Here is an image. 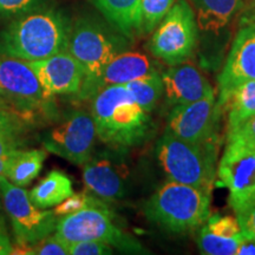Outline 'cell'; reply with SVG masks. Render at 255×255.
Masks as SVG:
<instances>
[{
    "label": "cell",
    "mask_w": 255,
    "mask_h": 255,
    "mask_svg": "<svg viewBox=\"0 0 255 255\" xmlns=\"http://www.w3.org/2000/svg\"><path fill=\"white\" fill-rule=\"evenodd\" d=\"M124 87L131 94L137 104L148 114L155 109L162 94L164 92L162 75L158 71L127 83Z\"/></svg>",
    "instance_id": "603a6c76"
},
{
    "label": "cell",
    "mask_w": 255,
    "mask_h": 255,
    "mask_svg": "<svg viewBox=\"0 0 255 255\" xmlns=\"http://www.w3.org/2000/svg\"><path fill=\"white\" fill-rule=\"evenodd\" d=\"M128 38L91 17H81L71 25L68 51L78 60L85 78L96 77L108 63L124 52Z\"/></svg>",
    "instance_id": "8992f818"
},
{
    "label": "cell",
    "mask_w": 255,
    "mask_h": 255,
    "mask_svg": "<svg viewBox=\"0 0 255 255\" xmlns=\"http://www.w3.org/2000/svg\"><path fill=\"white\" fill-rule=\"evenodd\" d=\"M0 194L17 242L34 244L56 231L58 219L53 210L38 208L21 187L0 178Z\"/></svg>",
    "instance_id": "9c48e42d"
},
{
    "label": "cell",
    "mask_w": 255,
    "mask_h": 255,
    "mask_svg": "<svg viewBox=\"0 0 255 255\" xmlns=\"http://www.w3.org/2000/svg\"><path fill=\"white\" fill-rule=\"evenodd\" d=\"M36 73L44 92L50 97L77 95L85 73L78 60L68 50L37 62H27Z\"/></svg>",
    "instance_id": "5bb4252c"
},
{
    "label": "cell",
    "mask_w": 255,
    "mask_h": 255,
    "mask_svg": "<svg viewBox=\"0 0 255 255\" xmlns=\"http://www.w3.org/2000/svg\"><path fill=\"white\" fill-rule=\"evenodd\" d=\"M53 97L41 88L26 60L0 55V107L21 121L51 119L56 114Z\"/></svg>",
    "instance_id": "5b68a950"
},
{
    "label": "cell",
    "mask_w": 255,
    "mask_h": 255,
    "mask_svg": "<svg viewBox=\"0 0 255 255\" xmlns=\"http://www.w3.org/2000/svg\"><path fill=\"white\" fill-rule=\"evenodd\" d=\"M242 238L244 234L234 238L220 237L205 226L197 238V246L201 253L206 255H234L237 254Z\"/></svg>",
    "instance_id": "cb8c5ba5"
},
{
    "label": "cell",
    "mask_w": 255,
    "mask_h": 255,
    "mask_svg": "<svg viewBox=\"0 0 255 255\" xmlns=\"http://www.w3.org/2000/svg\"><path fill=\"white\" fill-rule=\"evenodd\" d=\"M252 1H253V2H255V0H252Z\"/></svg>",
    "instance_id": "ab89813d"
},
{
    "label": "cell",
    "mask_w": 255,
    "mask_h": 255,
    "mask_svg": "<svg viewBox=\"0 0 255 255\" xmlns=\"http://www.w3.org/2000/svg\"><path fill=\"white\" fill-rule=\"evenodd\" d=\"M229 139H235V141H240L255 146V116L245 122L235 131L228 133L227 141Z\"/></svg>",
    "instance_id": "d6a6232c"
},
{
    "label": "cell",
    "mask_w": 255,
    "mask_h": 255,
    "mask_svg": "<svg viewBox=\"0 0 255 255\" xmlns=\"http://www.w3.org/2000/svg\"><path fill=\"white\" fill-rule=\"evenodd\" d=\"M235 213L244 237L255 240V200L241 207Z\"/></svg>",
    "instance_id": "4dcf8cb0"
},
{
    "label": "cell",
    "mask_w": 255,
    "mask_h": 255,
    "mask_svg": "<svg viewBox=\"0 0 255 255\" xmlns=\"http://www.w3.org/2000/svg\"><path fill=\"white\" fill-rule=\"evenodd\" d=\"M196 43L195 12L187 0H177L154 30L148 49L155 58L173 66L189 59Z\"/></svg>",
    "instance_id": "ba28073f"
},
{
    "label": "cell",
    "mask_w": 255,
    "mask_h": 255,
    "mask_svg": "<svg viewBox=\"0 0 255 255\" xmlns=\"http://www.w3.org/2000/svg\"><path fill=\"white\" fill-rule=\"evenodd\" d=\"M69 252L70 255H108L113 254V247L102 241L85 240L71 242Z\"/></svg>",
    "instance_id": "f546056e"
},
{
    "label": "cell",
    "mask_w": 255,
    "mask_h": 255,
    "mask_svg": "<svg viewBox=\"0 0 255 255\" xmlns=\"http://www.w3.org/2000/svg\"><path fill=\"white\" fill-rule=\"evenodd\" d=\"M92 207H107L104 201L95 195H89L87 193H73L71 196L65 199L53 209L57 218L77 213L79 210L92 208Z\"/></svg>",
    "instance_id": "484cf974"
},
{
    "label": "cell",
    "mask_w": 255,
    "mask_h": 255,
    "mask_svg": "<svg viewBox=\"0 0 255 255\" xmlns=\"http://www.w3.org/2000/svg\"><path fill=\"white\" fill-rule=\"evenodd\" d=\"M218 139L193 143L165 130L156 144V157L169 180L212 193L218 175Z\"/></svg>",
    "instance_id": "277c9868"
},
{
    "label": "cell",
    "mask_w": 255,
    "mask_h": 255,
    "mask_svg": "<svg viewBox=\"0 0 255 255\" xmlns=\"http://www.w3.org/2000/svg\"><path fill=\"white\" fill-rule=\"evenodd\" d=\"M238 255H255V240L244 237L237 252Z\"/></svg>",
    "instance_id": "d590c367"
},
{
    "label": "cell",
    "mask_w": 255,
    "mask_h": 255,
    "mask_svg": "<svg viewBox=\"0 0 255 255\" xmlns=\"http://www.w3.org/2000/svg\"><path fill=\"white\" fill-rule=\"evenodd\" d=\"M157 71L156 64L148 56L138 52H122L104 66L97 76L83 82L77 100H91L96 92L111 85H124Z\"/></svg>",
    "instance_id": "2e32d148"
},
{
    "label": "cell",
    "mask_w": 255,
    "mask_h": 255,
    "mask_svg": "<svg viewBox=\"0 0 255 255\" xmlns=\"http://www.w3.org/2000/svg\"><path fill=\"white\" fill-rule=\"evenodd\" d=\"M13 251L11 241L5 233L0 232V255H11Z\"/></svg>",
    "instance_id": "8d00e7d4"
},
{
    "label": "cell",
    "mask_w": 255,
    "mask_h": 255,
    "mask_svg": "<svg viewBox=\"0 0 255 255\" xmlns=\"http://www.w3.org/2000/svg\"><path fill=\"white\" fill-rule=\"evenodd\" d=\"M144 215L159 228L183 234L201 227L210 216V194L169 180L149 197Z\"/></svg>",
    "instance_id": "3957f363"
},
{
    "label": "cell",
    "mask_w": 255,
    "mask_h": 255,
    "mask_svg": "<svg viewBox=\"0 0 255 255\" xmlns=\"http://www.w3.org/2000/svg\"><path fill=\"white\" fill-rule=\"evenodd\" d=\"M0 232L5 233V225H4V220H2L1 216H0Z\"/></svg>",
    "instance_id": "f35d334b"
},
{
    "label": "cell",
    "mask_w": 255,
    "mask_h": 255,
    "mask_svg": "<svg viewBox=\"0 0 255 255\" xmlns=\"http://www.w3.org/2000/svg\"><path fill=\"white\" fill-rule=\"evenodd\" d=\"M218 176L229 190L234 212L255 200V146L229 139L219 162Z\"/></svg>",
    "instance_id": "8fae6325"
},
{
    "label": "cell",
    "mask_w": 255,
    "mask_h": 255,
    "mask_svg": "<svg viewBox=\"0 0 255 255\" xmlns=\"http://www.w3.org/2000/svg\"><path fill=\"white\" fill-rule=\"evenodd\" d=\"M46 0H0V18H17L45 6Z\"/></svg>",
    "instance_id": "4316f807"
},
{
    "label": "cell",
    "mask_w": 255,
    "mask_h": 255,
    "mask_svg": "<svg viewBox=\"0 0 255 255\" xmlns=\"http://www.w3.org/2000/svg\"><path fill=\"white\" fill-rule=\"evenodd\" d=\"M168 105L191 103L213 92L209 82L191 64H177L162 73Z\"/></svg>",
    "instance_id": "e0dca14e"
},
{
    "label": "cell",
    "mask_w": 255,
    "mask_h": 255,
    "mask_svg": "<svg viewBox=\"0 0 255 255\" xmlns=\"http://www.w3.org/2000/svg\"><path fill=\"white\" fill-rule=\"evenodd\" d=\"M195 9L197 27L218 33L231 23L244 6V0H190Z\"/></svg>",
    "instance_id": "d6986e66"
},
{
    "label": "cell",
    "mask_w": 255,
    "mask_h": 255,
    "mask_svg": "<svg viewBox=\"0 0 255 255\" xmlns=\"http://www.w3.org/2000/svg\"><path fill=\"white\" fill-rule=\"evenodd\" d=\"M46 158V150L33 149L14 152L7 171V180L18 187H26L39 175Z\"/></svg>",
    "instance_id": "44dd1931"
},
{
    "label": "cell",
    "mask_w": 255,
    "mask_h": 255,
    "mask_svg": "<svg viewBox=\"0 0 255 255\" xmlns=\"http://www.w3.org/2000/svg\"><path fill=\"white\" fill-rule=\"evenodd\" d=\"M96 138L97 132L91 114L77 110L47 131L41 143L51 154L72 164L83 165L91 158Z\"/></svg>",
    "instance_id": "30bf717a"
},
{
    "label": "cell",
    "mask_w": 255,
    "mask_h": 255,
    "mask_svg": "<svg viewBox=\"0 0 255 255\" xmlns=\"http://www.w3.org/2000/svg\"><path fill=\"white\" fill-rule=\"evenodd\" d=\"M218 107L221 109L235 88L255 81V26H241L233 41L225 68L219 76Z\"/></svg>",
    "instance_id": "4fadbf2b"
},
{
    "label": "cell",
    "mask_w": 255,
    "mask_h": 255,
    "mask_svg": "<svg viewBox=\"0 0 255 255\" xmlns=\"http://www.w3.org/2000/svg\"><path fill=\"white\" fill-rule=\"evenodd\" d=\"M206 227L214 234L220 235V237L234 238L242 235L238 219L233 218V216L214 215L212 218L209 216V219L207 220Z\"/></svg>",
    "instance_id": "83f0119b"
},
{
    "label": "cell",
    "mask_w": 255,
    "mask_h": 255,
    "mask_svg": "<svg viewBox=\"0 0 255 255\" xmlns=\"http://www.w3.org/2000/svg\"><path fill=\"white\" fill-rule=\"evenodd\" d=\"M0 108H1V107H0Z\"/></svg>",
    "instance_id": "60d3db41"
},
{
    "label": "cell",
    "mask_w": 255,
    "mask_h": 255,
    "mask_svg": "<svg viewBox=\"0 0 255 255\" xmlns=\"http://www.w3.org/2000/svg\"><path fill=\"white\" fill-rule=\"evenodd\" d=\"M69 246L70 244L60 239L57 234H51L31 244L32 255H69Z\"/></svg>",
    "instance_id": "f1b7e54d"
},
{
    "label": "cell",
    "mask_w": 255,
    "mask_h": 255,
    "mask_svg": "<svg viewBox=\"0 0 255 255\" xmlns=\"http://www.w3.org/2000/svg\"><path fill=\"white\" fill-rule=\"evenodd\" d=\"M174 4L175 0H141L139 34H149L154 32Z\"/></svg>",
    "instance_id": "d4e9b609"
},
{
    "label": "cell",
    "mask_w": 255,
    "mask_h": 255,
    "mask_svg": "<svg viewBox=\"0 0 255 255\" xmlns=\"http://www.w3.org/2000/svg\"><path fill=\"white\" fill-rule=\"evenodd\" d=\"M56 234L68 244L77 241H102L121 252L148 254L149 252L136 239L121 231L113 221V214L107 207H92L77 213L60 216Z\"/></svg>",
    "instance_id": "52a82bcc"
},
{
    "label": "cell",
    "mask_w": 255,
    "mask_h": 255,
    "mask_svg": "<svg viewBox=\"0 0 255 255\" xmlns=\"http://www.w3.org/2000/svg\"><path fill=\"white\" fill-rule=\"evenodd\" d=\"M246 25L255 26V2H252L250 6H247L242 11L240 17V26H246Z\"/></svg>",
    "instance_id": "e575fe53"
},
{
    "label": "cell",
    "mask_w": 255,
    "mask_h": 255,
    "mask_svg": "<svg viewBox=\"0 0 255 255\" xmlns=\"http://www.w3.org/2000/svg\"><path fill=\"white\" fill-rule=\"evenodd\" d=\"M83 181L95 196L103 201L122 199L127 194L129 171L122 158L102 152L83 164Z\"/></svg>",
    "instance_id": "9a60e30c"
},
{
    "label": "cell",
    "mask_w": 255,
    "mask_h": 255,
    "mask_svg": "<svg viewBox=\"0 0 255 255\" xmlns=\"http://www.w3.org/2000/svg\"><path fill=\"white\" fill-rule=\"evenodd\" d=\"M14 152H12V154H9L7 156H0V178H7V171Z\"/></svg>",
    "instance_id": "74e56055"
},
{
    "label": "cell",
    "mask_w": 255,
    "mask_h": 255,
    "mask_svg": "<svg viewBox=\"0 0 255 255\" xmlns=\"http://www.w3.org/2000/svg\"><path fill=\"white\" fill-rule=\"evenodd\" d=\"M219 111L213 91L199 101L175 105L169 113L165 130L178 138L193 143L218 139L216 123Z\"/></svg>",
    "instance_id": "7c38bea8"
},
{
    "label": "cell",
    "mask_w": 255,
    "mask_h": 255,
    "mask_svg": "<svg viewBox=\"0 0 255 255\" xmlns=\"http://www.w3.org/2000/svg\"><path fill=\"white\" fill-rule=\"evenodd\" d=\"M25 128V122L14 114L0 108V133L20 135Z\"/></svg>",
    "instance_id": "1f68e13d"
},
{
    "label": "cell",
    "mask_w": 255,
    "mask_h": 255,
    "mask_svg": "<svg viewBox=\"0 0 255 255\" xmlns=\"http://www.w3.org/2000/svg\"><path fill=\"white\" fill-rule=\"evenodd\" d=\"M109 23L128 39L139 34L141 0H92Z\"/></svg>",
    "instance_id": "ac0fdd59"
},
{
    "label": "cell",
    "mask_w": 255,
    "mask_h": 255,
    "mask_svg": "<svg viewBox=\"0 0 255 255\" xmlns=\"http://www.w3.org/2000/svg\"><path fill=\"white\" fill-rule=\"evenodd\" d=\"M23 143L19 135L14 133H0V156H7L21 149Z\"/></svg>",
    "instance_id": "836d02e7"
},
{
    "label": "cell",
    "mask_w": 255,
    "mask_h": 255,
    "mask_svg": "<svg viewBox=\"0 0 255 255\" xmlns=\"http://www.w3.org/2000/svg\"><path fill=\"white\" fill-rule=\"evenodd\" d=\"M71 21L58 9L41 7L13 18L0 32V55L37 62L68 50Z\"/></svg>",
    "instance_id": "6da1fadb"
},
{
    "label": "cell",
    "mask_w": 255,
    "mask_h": 255,
    "mask_svg": "<svg viewBox=\"0 0 255 255\" xmlns=\"http://www.w3.org/2000/svg\"><path fill=\"white\" fill-rule=\"evenodd\" d=\"M75 193L68 175L52 170L32 189L28 195L32 202L40 209L56 207Z\"/></svg>",
    "instance_id": "ffe728a7"
},
{
    "label": "cell",
    "mask_w": 255,
    "mask_h": 255,
    "mask_svg": "<svg viewBox=\"0 0 255 255\" xmlns=\"http://www.w3.org/2000/svg\"><path fill=\"white\" fill-rule=\"evenodd\" d=\"M91 116L97 137L115 148L142 144L151 135L154 126L124 85L103 88L91 97Z\"/></svg>",
    "instance_id": "7a4b0ae2"
},
{
    "label": "cell",
    "mask_w": 255,
    "mask_h": 255,
    "mask_svg": "<svg viewBox=\"0 0 255 255\" xmlns=\"http://www.w3.org/2000/svg\"><path fill=\"white\" fill-rule=\"evenodd\" d=\"M228 133L255 116V81L242 83L228 97Z\"/></svg>",
    "instance_id": "7402d4cb"
}]
</instances>
